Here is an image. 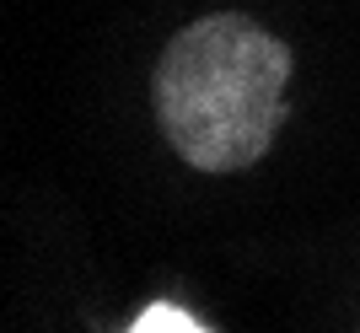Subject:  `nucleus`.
I'll return each mask as SVG.
<instances>
[{"mask_svg": "<svg viewBox=\"0 0 360 333\" xmlns=\"http://www.w3.org/2000/svg\"><path fill=\"white\" fill-rule=\"evenodd\" d=\"M290 44L242 11L199 16L162 48L150 103L167 145L199 172H248L285 124Z\"/></svg>", "mask_w": 360, "mask_h": 333, "instance_id": "f257e3e1", "label": "nucleus"}, {"mask_svg": "<svg viewBox=\"0 0 360 333\" xmlns=\"http://www.w3.org/2000/svg\"><path fill=\"white\" fill-rule=\"evenodd\" d=\"M129 333H210L199 318H188L183 306H172V301H156V306H146L135 318V328Z\"/></svg>", "mask_w": 360, "mask_h": 333, "instance_id": "f03ea898", "label": "nucleus"}]
</instances>
